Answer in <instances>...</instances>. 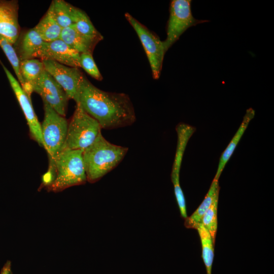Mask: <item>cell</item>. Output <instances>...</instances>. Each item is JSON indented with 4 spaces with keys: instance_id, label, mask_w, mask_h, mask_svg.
Listing matches in <instances>:
<instances>
[{
    "instance_id": "8fae6325",
    "label": "cell",
    "mask_w": 274,
    "mask_h": 274,
    "mask_svg": "<svg viewBox=\"0 0 274 274\" xmlns=\"http://www.w3.org/2000/svg\"><path fill=\"white\" fill-rule=\"evenodd\" d=\"M80 55L59 39L51 42H44L35 58H40L42 61H54L66 66L79 68Z\"/></svg>"
},
{
    "instance_id": "52a82bcc",
    "label": "cell",
    "mask_w": 274,
    "mask_h": 274,
    "mask_svg": "<svg viewBox=\"0 0 274 274\" xmlns=\"http://www.w3.org/2000/svg\"><path fill=\"white\" fill-rule=\"evenodd\" d=\"M124 16L132 26L140 40L148 57L154 79L159 78L166 53L163 41L128 13Z\"/></svg>"
},
{
    "instance_id": "6da1fadb",
    "label": "cell",
    "mask_w": 274,
    "mask_h": 274,
    "mask_svg": "<svg viewBox=\"0 0 274 274\" xmlns=\"http://www.w3.org/2000/svg\"><path fill=\"white\" fill-rule=\"evenodd\" d=\"M76 103L95 119L101 129L124 127L136 120L134 109L127 94L102 90L84 76Z\"/></svg>"
},
{
    "instance_id": "9a60e30c",
    "label": "cell",
    "mask_w": 274,
    "mask_h": 274,
    "mask_svg": "<svg viewBox=\"0 0 274 274\" xmlns=\"http://www.w3.org/2000/svg\"><path fill=\"white\" fill-rule=\"evenodd\" d=\"M255 116V111L251 108L247 110L241 123L236 132L233 136L227 147L221 155L217 168V170L214 179L219 180L220 175L224 168L225 166L232 155L237 145L244 133L250 121Z\"/></svg>"
},
{
    "instance_id": "30bf717a",
    "label": "cell",
    "mask_w": 274,
    "mask_h": 274,
    "mask_svg": "<svg viewBox=\"0 0 274 274\" xmlns=\"http://www.w3.org/2000/svg\"><path fill=\"white\" fill-rule=\"evenodd\" d=\"M0 63L25 116L31 136L40 146L43 147L41 124L33 109L31 97L24 91L18 81L1 60Z\"/></svg>"
},
{
    "instance_id": "2e32d148",
    "label": "cell",
    "mask_w": 274,
    "mask_h": 274,
    "mask_svg": "<svg viewBox=\"0 0 274 274\" xmlns=\"http://www.w3.org/2000/svg\"><path fill=\"white\" fill-rule=\"evenodd\" d=\"M20 69L25 84L23 89L30 97L33 87L45 70L43 62L36 58L23 60L20 61Z\"/></svg>"
},
{
    "instance_id": "7402d4cb",
    "label": "cell",
    "mask_w": 274,
    "mask_h": 274,
    "mask_svg": "<svg viewBox=\"0 0 274 274\" xmlns=\"http://www.w3.org/2000/svg\"><path fill=\"white\" fill-rule=\"evenodd\" d=\"M71 6L72 5L63 0L52 1L50 5L54 18L62 28L73 24L71 17Z\"/></svg>"
},
{
    "instance_id": "4fadbf2b",
    "label": "cell",
    "mask_w": 274,
    "mask_h": 274,
    "mask_svg": "<svg viewBox=\"0 0 274 274\" xmlns=\"http://www.w3.org/2000/svg\"><path fill=\"white\" fill-rule=\"evenodd\" d=\"M60 39L80 54L92 53L95 46L103 37H91L84 35L72 25L62 28Z\"/></svg>"
},
{
    "instance_id": "603a6c76",
    "label": "cell",
    "mask_w": 274,
    "mask_h": 274,
    "mask_svg": "<svg viewBox=\"0 0 274 274\" xmlns=\"http://www.w3.org/2000/svg\"><path fill=\"white\" fill-rule=\"evenodd\" d=\"M0 47L11 64L18 79L17 80L23 89L24 87L25 84L20 73V60L19 59L13 45L7 39L0 35Z\"/></svg>"
},
{
    "instance_id": "e0dca14e",
    "label": "cell",
    "mask_w": 274,
    "mask_h": 274,
    "mask_svg": "<svg viewBox=\"0 0 274 274\" xmlns=\"http://www.w3.org/2000/svg\"><path fill=\"white\" fill-rule=\"evenodd\" d=\"M219 190L218 180L214 179L201 204L190 216L185 219L184 225L186 228L195 229L201 223L203 215L211 206L216 195L219 193Z\"/></svg>"
},
{
    "instance_id": "ac0fdd59",
    "label": "cell",
    "mask_w": 274,
    "mask_h": 274,
    "mask_svg": "<svg viewBox=\"0 0 274 274\" xmlns=\"http://www.w3.org/2000/svg\"><path fill=\"white\" fill-rule=\"evenodd\" d=\"M44 42H49L60 39L62 28L54 18L49 6L47 11L34 27Z\"/></svg>"
},
{
    "instance_id": "484cf974",
    "label": "cell",
    "mask_w": 274,
    "mask_h": 274,
    "mask_svg": "<svg viewBox=\"0 0 274 274\" xmlns=\"http://www.w3.org/2000/svg\"><path fill=\"white\" fill-rule=\"evenodd\" d=\"M1 274H12L11 262L10 261H8L3 266Z\"/></svg>"
},
{
    "instance_id": "5b68a950",
    "label": "cell",
    "mask_w": 274,
    "mask_h": 274,
    "mask_svg": "<svg viewBox=\"0 0 274 274\" xmlns=\"http://www.w3.org/2000/svg\"><path fill=\"white\" fill-rule=\"evenodd\" d=\"M44 120L41 124L43 147L47 151L51 166L62 151L65 141L68 122L46 101L43 100Z\"/></svg>"
},
{
    "instance_id": "9c48e42d",
    "label": "cell",
    "mask_w": 274,
    "mask_h": 274,
    "mask_svg": "<svg viewBox=\"0 0 274 274\" xmlns=\"http://www.w3.org/2000/svg\"><path fill=\"white\" fill-rule=\"evenodd\" d=\"M45 70L63 89L70 99L77 101L84 77L78 67H71L51 60H42Z\"/></svg>"
},
{
    "instance_id": "8992f818",
    "label": "cell",
    "mask_w": 274,
    "mask_h": 274,
    "mask_svg": "<svg viewBox=\"0 0 274 274\" xmlns=\"http://www.w3.org/2000/svg\"><path fill=\"white\" fill-rule=\"evenodd\" d=\"M190 0H173L169 6V16L166 28V38L163 41L165 52L189 27L208 22L195 19L192 13Z\"/></svg>"
},
{
    "instance_id": "ffe728a7",
    "label": "cell",
    "mask_w": 274,
    "mask_h": 274,
    "mask_svg": "<svg viewBox=\"0 0 274 274\" xmlns=\"http://www.w3.org/2000/svg\"><path fill=\"white\" fill-rule=\"evenodd\" d=\"M71 17L72 25L80 33L91 37L102 36L95 28L87 14L83 10L72 5Z\"/></svg>"
},
{
    "instance_id": "7c38bea8",
    "label": "cell",
    "mask_w": 274,
    "mask_h": 274,
    "mask_svg": "<svg viewBox=\"0 0 274 274\" xmlns=\"http://www.w3.org/2000/svg\"><path fill=\"white\" fill-rule=\"evenodd\" d=\"M18 10L17 1L0 0V35L13 45L21 32Z\"/></svg>"
},
{
    "instance_id": "ba28073f",
    "label": "cell",
    "mask_w": 274,
    "mask_h": 274,
    "mask_svg": "<svg viewBox=\"0 0 274 274\" xmlns=\"http://www.w3.org/2000/svg\"><path fill=\"white\" fill-rule=\"evenodd\" d=\"M59 114L65 117L70 98L54 79L44 70L32 88Z\"/></svg>"
},
{
    "instance_id": "5bb4252c",
    "label": "cell",
    "mask_w": 274,
    "mask_h": 274,
    "mask_svg": "<svg viewBox=\"0 0 274 274\" xmlns=\"http://www.w3.org/2000/svg\"><path fill=\"white\" fill-rule=\"evenodd\" d=\"M44 41L33 27L20 35L13 47L20 61L35 58Z\"/></svg>"
},
{
    "instance_id": "44dd1931",
    "label": "cell",
    "mask_w": 274,
    "mask_h": 274,
    "mask_svg": "<svg viewBox=\"0 0 274 274\" xmlns=\"http://www.w3.org/2000/svg\"><path fill=\"white\" fill-rule=\"evenodd\" d=\"M197 230L201 241L202 257L206 266L207 273L212 274V268L214 259V247L212 237L207 229L201 223L198 225Z\"/></svg>"
},
{
    "instance_id": "7a4b0ae2",
    "label": "cell",
    "mask_w": 274,
    "mask_h": 274,
    "mask_svg": "<svg viewBox=\"0 0 274 274\" xmlns=\"http://www.w3.org/2000/svg\"><path fill=\"white\" fill-rule=\"evenodd\" d=\"M83 151L63 149L56 156L44 178L48 191L58 192L87 182Z\"/></svg>"
},
{
    "instance_id": "d4e9b609",
    "label": "cell",
    "mask_w": 274,
    "mask_h": 274,
    "mask_svg": "<svg viewBox=\"0 0 274 274\" xmlns=\"http://www.w3.org/2000/svg\"><path fill=\"white\" fill-rule=\"evenodd\" d=\"M80 67L83 69L91 77L96 80L101 81L102 76L100 73L91 53H83L80 55Z\"/></svg>"
},
{
    "instance_id": "3957f363",
    "label": "cell",
    "mask_w": 274,
    "mask_h": 274,
    "mask_svg": "<svg viewBox=\"0 0 274 274\" xmlns=\"http://www.w3.org/2000/svg\"><path fill=\"white\" fill-rule=\"evenodd\" d=\"M128 150L127 147L110 143L100 133L83 151L87 181L95 183L112 170L121 162Z\"/></svg>"
},
{
    "instance_id": "277c9868",
    "label": "cell",
    "mask_w": 274,
    "mask_h": 274,
    "mask_svg": "<svg viewBox=\"0 0 274 274\" xmlns=\"http://www.w3.org/2000/svg\"><path fill=\"white\" fill-rule=\"evenodd\" d=\"M98 122L87 114L79 104L68 123L63 149L84 150L91 145L100 133Z\"/></svg>"
},
{
    "instance_id": "d6986e66",
    "label": "cell",
    "mask_w": 274,
    "mask_h": 274,
    "mask_svg": "<svg viewBox=\"0 0 274 274\" xmlns=\"http://www.w3.org/2000/svg\"><path fill=\"white\" fill-rule=\"evenodd\" d=\"M183 155L184 152L182 151L177 150L176 151L170 177L174 185L175 194L181 216L185 219L188 217L186 202L184 193L180 184V173Z\"/></svg>"
},
{
    "instance_id": "cb8c5ba5",
    "label": "cell",
    "mask_w": 274,
    "mask_h": 274,
    "mask_svg": "<svg viewBox=\"0 0 274 274\" xmlns=\"http://www.w3.org/2000/svg\"><path fill=\"white\" fill-rule=\"evenodd\" d=\"M218 193L210 208L203 215L201 223L209 232L215 244L217 229V208L219 198Z\"/></svg>"
}]
</instances>
